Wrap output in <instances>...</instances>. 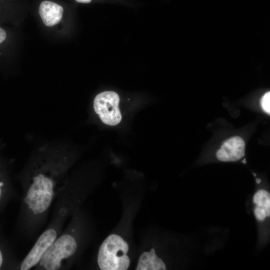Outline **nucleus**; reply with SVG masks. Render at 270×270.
<instances>
[{
	"instance_id": "obj_13",
	"label": "nucleus",
	"mask_w": 270,
	"mask_h": 270,
	"mask_svg": "<svg viewBox=\"0 0 270 270\" xmlns=\"http://www.w3.org/2000/svg\"><path fill=\"white\" fill-rule=\"evenodd\" d=\"M76 2L82 4H88L90 3L92 0H74Z\"/></svg>"
},
{
	"instance_id": "obj_12",
	"label": "nucleus",
	"mask_w": 270,
	"mask_h": 270,
	"mask_svg": "<svg viewBox=\"0 0 270 270\" xmlns=\"http://www.w3.org/2000/svg\"><path fill=\"white\" fill-rule=\"evenodd\" d=\"M7 36L8 34L6 30L0 26V46L6 42Z\"/></svg>"
},
{
	"instance_id": "obj_8",
	"label": "nucleus",
	"mask_w": 270,
	"mask_h": 270,
	"mask_svg": "<svg viewBox=\"0 0 270 270\" xmlns=\"http://www.w3.org/2000/svg\"><path fill=\"white\" fill-rule=\"evenodd\" d=\"M166 266L162 259L156 254L154 248L144 252L139 258L136 270H166Z\"/></svg>"
},
{
	"instance_id": "obj_4",
	"label": "nucleus",
	"mask_w": 270,
	"mask_h": 270,
	"mask_svg": "<svg viewBox=\"0 0 270 270\" xmlns=\"http://www.w3.org/2000/svg\"><path fill=\"white\" fill-rule=\"evenodd\" d=\"M120 96L115 92L107 90L98 94L93 102L94 112L102 122L110 126H116L122 121Z\"/></svg>"
},
{
	"instance_id": "obj_2",
	"label": "nucleus",
	"mask_w": 270,
	"mask_h": 270,
	"mask_svg": "<svg viewBox=\"0 0 270 270\" xmlns=\"http://www.w3.org/2000/svg\"><path fill=\"white\" fill-rule=\"evenodd\" d=\"M53 196L52 180L43 174H39L34 178L24 201L34 214H38L48 208Z\"/></svg>"
},
{
	"instance_id": "obj_7",
	"label": "nucleus",
	"mask_w": 270,
	"mask_h": 270,
	"mask_svg": "<svg viewBox=\"0 0 270 270\" xmlns=\"http://www.w3.org/2000/svg\"><path fill=\"white\" fill-rule=\"evenodd\" d=\"M64 8L52 0H42L38 6V13L44 24L48 27L58 24L62 19Z\"/></svg>"
},
{
	"instance_id": "obj_5",
	"label": "nucleus",
	"mask_w": 270,
	"mask_h": 270,
	"mask_svg": "<svg viewBox=\"0 0 270 270\" xmlns=\"http://www.w3.org/2000/svg\"><path fill=\"white\" fill-rule=\"evenodd\" d=\"M56 232L53 228L44 231L22 260L20 270H30L38 264L45 252L56 240Z\"/></svg>"
},
{
	"instance_id": "obj_15",
	"label": "nucleus",
	"mask_w": 270,
	"mask_h": 270,
	"mask_svg": "<svg viewBox=\"0 0 270 270\" xmlns=\"http://www.w3.org/2000/svg\"><path fill=\"white\" fill-rule=\"evenodd\" d=\"M256 182L257 184H260V182H261V180L260 179L258 178L256 180Z\"/></svg>"
},
{
	"instance_id": "obj_1",
	"label": "nucleus",
	"mask_w": 270,
	"mask_h": 270,
	"mask_svg": "<svg viewBox=\"0 0 270 270\" xmlns=\"http://www.w3.org/2000/svg\"><path fill=\"white\" fill-rule=\"evenodd\" d=\"M128 244L120 236L112 234L100 245L98 264L102 270H126L130 265Z\"/></svg>"
},
{
	"instance_id": "obj_18",
	"label": "nucleus",
	"mask_w": 270,
	"mask_h": 270,
	"mask_svg": "<svg viewBox=\"0 0 270 270\" xmlns=\"http://www.w3.org/2000/svg\"><path fill=\"white\" fill-rule=\"evenodd\" d=\"M253 174H254V176H256V174H254V173H253Z\"/></svg>"
},
{
	"instance_id": "obj_9",
	"label": "nucleus",
	"mask_w": 270,
	"mask_h": 270,
	"mask_svg": "<svg viewBox=\"0 0 270 270\" xmlns=\"http://www.w3.org/2000/svg\"><path fill=\"white\" fill-rule=\"evenodd\" d=\"M253 202L257 206L254 210L258 214L266 217L270 216V195L264 190H258L254 195Z\"/></svg>"
},
{
	"instance_id": "obj_3",
	"label": "nucleus",
	"mask_w": 270,
	"mask_h": 270,
	"mask_svg": "<svg viewBox=\"0 0 270 270\" xmlns=\"http://www.w3.org/2000/svg\"><path fill=\"white\" fill-rule=\"evenodd\" d=\"M77 249L75 239L70 235L64 234L50 246L40 261V265L46 270H58L62 260L72 256Z\"/></svg>"
},
{
	"instance_id": "obj_11",
	"label": "nucleus",
	"mask_w": 270,
	"mask_h": 270,
	"mask_svg": "<svg viewBox=\"0 0 270 270\" xmlns=\"http://www.w3.org/2000/svg\"><path fill=\"white\" fill-rule=\"evenodd\" d=\"M14 6L10 0H0V15L10 11Z\"/></svg>"
},
{
	"instance_id": "obj_17",
	"label": "nucleus",
	"mask_w": 270,
	"mask_h": 270,
	"mask_svg": "<svg viewBox=\"0 0 270 270\" xmlns=\"http://www.w3.org/2000/svg\"><path fill=\"white\" fill-rule=\"evenodd\" d=\"M2 186V183L0 182V186Z\"/></svg>"
},
{
	"instance_id": "obj_6",
	"label": "nucleus",
	"mask_w": 270,
	"mask_h": 270,
	"mask_svg": "<svg viewBox=\"0 0 270 270\" xmlns=\"http://www.w3.org/2000/svg\"><path fill=\"white\" fill-rule=\"evenodd\" d=\"M245 143L239 136H234L226 140L218 150L216 156L222 162H234L244 156Z\"/></svg>"
},
{
	"instance_id": "obj_14",
	"label": "nucleus",
	"mask_w": 270,
	"mask_h": 270,
	"mask_svg": "<svg viewBox=\"0 0 270 270\" xmlns=\"http://www.w3.org/2000/svg\"><path fill=\"white\" fill-rule=\"evenodd\" d=\"M2 252L0 250V268L2 266Z\"/></svg>"
},
{
	"instance_id": "obj_10",
	"label": "nucleus",
	"mask_w": 270,
	"mask_h": 270,
	"mask_svg": "<svg viewBox=\"0 0 270 270\" xmlns=\"http://www.w3.org/2000/svg\"><path fill=\"white\" fill-rule=\"evenodd\" d=\"M270 92H266L260 100V104L263 110L266 113H270Z\"/></svg>"
},
{
	"instance_id": "obj_19",
	"label": "nucleus",
	"mask_w": 270,
	"mask_h": 270,
	"mask_svg": "<svg viewBox=\"0 0 270 270\" xmlns=\"http://www.w3.org/2000/svg\"></svg>"
},
{
	"instance_id": "obj_16",
	"label": "nucleus",
	"mask_w": 270,
	"mask_h": 270,
	"mask_svg": "<svg viewBox=\"0 0 270 270\" xmlns=\"http://www.w3.org/2000/svg\"><path fill=\"white\" fill-rule=\"evenodd\" d=\"M243 162H244V164L246 163V161L245 160H244L243 161H242Z\"/></svg>"
}]
</instances>
